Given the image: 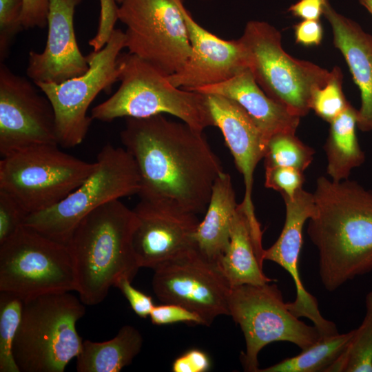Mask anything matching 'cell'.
<instances>
[{
	"label": "cell",
	"instance_id": "cell-1",
	"mask_svg": "<svg viewBox=\"0 0 372 372\" xmlns=\"http://www.w3.org/2000/svg\"><path fill=\"white\" fill-rule=\"evenodd\" d=\"M121 139L138 169L141 201L205 214L214 184L224 171L203 132L158 114L126 118Z\"/></svg>",
	"mask_w": 372,
	"mask_h": 372
},
{
	"label": "cell",
	"instance_id": "cell-2",
	"mask_svg": "<svg viewBox=\"0 0 372 372\" xmlns=\"http://www.w3.org/2000/svg\"><path fill=\"white\" fill-rule=\"evenodd\" d=\"M313 194L307 234L318 250L321 282L332 292L372 271V190L320 176Z\"/></svg>",
	"mask_w": 372,
	"mask_h": 372
},
{
	"label": "cell",
	"instance_id": "cell-3",
	"mask_svg": "<svg viewBox=\"0 0 372 372\" xmlns=\"http://www.w3.org/2000/svg\"><path fill=\"white\" fill-rule=\"evenodd\" d=\"M137 224L133 209L119 199L87 215L67 243L72 256L81 300L95 305L123 277L134 279L140 268L132 246Z\"/></svg>",
	"mask_w": 372,
	"mask_h": 372
},
{
	"label": "cell",
	"instance_id": "cell-4",
	"mask_svg": "<svg viewBox=\"0 0 372 372\" xmlns=\"http://www.w3.org/2000/svg\"><path fill=\"white\" fill-rule=\"evenodd\" d=\"M118 61L120 87L92 108L93 120L110 122L167 114L197 131L214 126L205 94L174 86L168 75L134 54H121Z\"/></svg>",
	"mask_w": 372,
	"mask_h": 372
},
{
	"label": "cell",
	"instance_id": "cell-5",
	"mask_svg": "<svg viewBox=\"0 0 372 372\" xmlns=\"http://www.w3.org/2000/svg\"><path fill=\"white\" fill-rule=\"evenodd\" d=\"M23 301L21 320L13 344L20 371L63 372L83 347L76 325L85 314V304L69 291Z\"/></svg>",
	"mask_w": 372,
	"mask_h": 372
},
{
	"label": "cell",
	"instance_id": "cell-6",
	"mask_svg": "<svg viewBox=\"0 0 372 372\" xmlns=\"http://www.w3.org/2000/svg\"><path fill=\"white\" fill-rule=\"evenodd\" d=\"M94 171L63 200L41 211L28 214L24 225L67 245L78 224L99 207L137 194L140 177L130 154L123 147L105 145L97 154Z\"/></svg>",
	"mask_w": 372,
	"mask_h": 372
},
{
	"label": "cell",
	"instance_id": "cell-7",
	"mask_svg": "<svg viewBox=\"0 0 372 372\" xmlns=\"http://www.w3.org/2000/svg\"><path fill=\"white\" fill-rule=\"evenodd\" d=\"M239 39L247 52L248 68L265 93L292 114L307 115L313 92L326 84L330 72L288 54L280 32L265 21H248Z\"/></svg>",
	"mask_w": 372,
	"mask_h": 372
},
{
	"label": "cell",
	"instance_id": "cell-8",
	"mask_svg": "<svg viewBox=\"0 0 372 372\" xmlns=\"http://www.w3.org/2000/svg\"><path fill=\"white\" fill-rule=\"evenodd\" d=\"M58 146L29 148L0 161V190L12 196L28 214L59 203L96 167V161H83Z\"/></svg>",
	"mask_w": 372,
	"mask_h": 372
},
{
	"label": "cell",
	"instance_id": "cell-9",
	"mask_svg": "<svg viewBox=\"0 0 372 372\" xmlns=\"http://www.w3.org/2000/svg\"><path fill=\"white\" fill-rule=\"evenodd\" d=\"M76 290L74 262L67 245L25 225L0 245V291L25 300Z\"/></svg>",
	"mask_w": 372,
	"mask_h": 372
},
{
	"label": "cell",
	"instance_id": "cell-10",
	"mask_svg": "<svg viewBox=\"0 0 372 372\" xmlns=\"http://www.w3.org/2000/svg\"><path fill=\"white\" fill-rule=\"evenodd\" d=\"M228 308L245 337L240 359L245 371L258 372V354L270 343L288 342L304 350L322 338L316 326L307 325L289 310L276 283L231 287Z\"/></svg>",
	"mask_w": 372,
	"mask_h": 372
},
{
	"label": "cell",
	"instance_id": "cell-11",
	"mask_svg": "<svg viewBox=\"0 0 372 372\" xmlns=\"http://www.w3.org/2000/svg\"><path fill=\"white\" fill-rule=\"evenodd\" d=\"M125 48V34L114 29L106 44L87 55L89 69L63 82L34 83L50 101L56 117L59 145L71 148L85 139L92 118L90 105L102 91L109 92L118 81V57Z\"/></svg>",
	"mask_w": 372,
	"mask_h": 372
},
{
	"label": "cell",
	"instance_id": "cell-12",
	"mask_svg": "<svg viewBox=\"0 0 372 372\" xmlns=\"http://www.w3.org/2000/svg\"><path fill=\"white\" fill-rule=\"evenodd\" d=\"M118 19L126 25L128 52L167 75L180 71L192 48L186 24L172 0H122Z\"/></svg>",
	"mask_w": 372,
	"mask_h": 372
},
{
	"label": "cell",
	"instance_id": "cell-13",
	"mask_svg": "<svg viewBox=\"0 0 372 372\" xmlns=\"http://www.w3.org/2000/svg\"><path fill=\"white\" fill-rule=\"evenodd\" d=\"M154 270L152 289L161 302L177 304L197 313L206 326L218 316H229L230 284L218 264L194 247Z\"/></svg>",
	"mask_w": 372,
	"mask_h": 372
},
{
	"label": "cell",
	"instance_id": "cell-14",
	"mask_svg": "<svg viewBox=\"0 0 372 372\" xmlns=\"http://www.w3.org/2000/svg\"><path fill=\"white\" fill-rule=\"evenodd\" d=\"M59 145L56 117L45 94L32 81L0 64V154Z\"/></svg>",
	"mask_w": 372,
	"mask_h": 372
},
{
	"label": "cell",
	"instance_id": "cell-15",
	"mask_svg": "<svg viewBox=\"0 0 372 372\" xmlns=\"http://www.w3.org/2000/svg\"><path fill=\"white\" fill-rule=\"evenodd\" d=\"M172 1L183 15L192 48L185 66L168 75L174 86L192 90L225 81L248 68L247 52L240 39L217 37L194 20L183 0Z\"/></svg>",
	"mask_w": 372,
	"mask_h": 372
},
{
	"label": "cell",
	"instance_id": "cell-16",
	"mask_svg": "<svg viewBox=\"0 0 372 372\" xmlns=\"http://www.w3.org/2000/svg\"><path fill=\"white\" fill-rule=\"evenodd\" d=\"M285 220L277 240L265 249L264 260L272 261L285 269L292 278L296 291L293 302H286L289 310L297 318H307L319 330L322 337L338 333L336 325L321 314L316 298L304 288L299 273V257L302 245V229L313 214V193L301 188L293 198H283Z\"/></svg>",
	"mask_w": 372,
	"mask_h": 372
},
{
	"label": "cell",
	"instance_id": "cell-17",
	"mask_svg": "<svg viewBox=\"0 0 372 372\" xmlns=\"http://www.w3.org/2000/svg\"><path fill=\"white\" fill-rule=\"evenodd\" d=\"M137 224L132 246L141 267L154 269L193 247L197 215L141 201L133 209Z\"/></svg>",
	"mask_w": 372,
	"mask_h": 372
},
{
	"label": "cell",
	"instance_id": "cell-18",
	"mask_svg": "<svg viewBox=\"0 0 372 372\" xmlns=\"http://www.w3.org/2000/svg\"><path fill=\"white\" fill-rule=\"evenodd\" d=\"M82 0H49L48 38L42 52L30 51L26 73L34 83L63 82L89 69L76 42V8Z\"/></svg>",
	"mask_w": 372,
	"mask_h": 372
},
{
	"label": "cell",
	"instance_id": "cell-19",
	"mask_svg": "<svg viewBox=\"0 0 372 372\" xmlns=\"http://www.w3.org/2000/svg\"><path fill=\"white\" fill-rule=\"evenodd\" d=\"M205 95L214 126L221 131L243 176L245 189L240 204L247 216L256 220L252 200L254 173L264 157L267 143L258 127L237 103L220 95Z\"/></svg>",
	"mask_w": 372,
	"mask_h": 372
},
{
	"label": "cell",
	"instance_id": "cell-20",
	"mask_svg": "<svg viewBox=\"0 0 372 372\" xmlns=\"http://www.w3.org/2000/svg\"><path fill=\"white\" fill-rule=\"evenodd\" d=\"M191 91L220 95L237 103L258 127L266 143L278 133L296 134L300 123V117L290 113L265 93L249 68L225 81Z\"/></svg>",
	"mask_w": 372,
	"mask_h": 372
},
{
	"label": "cell",
	"instance_id": "cell-21",
	"mask_svg": "<svg viewBox=\"0 0 372 372\" xmlns=\"http://www.w3.org/2000/svg\"><path fill=\"white\" fill-rule=\"evenodd\" d=\"M323 15L332 28L334 45L344 57L360 92L357 127L362 132L372 133V35L338 13L329 1Z\"/></svg>",
	"mask_w": 372,
	"mask_h": 372
},
{
	"label": "cell",
	"instance_id": "cell-22",
	"mask_svg": "<svg viewBox=\"0 0 372 372\" xmlns=\"http://www.w3.org/2000/svg\"><path fill=\"white\" fill-rule=\"evenodd\" d=\"M259 222L251 221L238 204L230 233V242L218 262L231 287L262 285L273 281L263 271L265 249Z\"/></svg>",
	"mask_w": 372,
	"mask_h": 372
},
{
	"label": "cell",
	"instance_id": "cell-23",
	"mask_svg": "<svg viewBox=\"0 0 372 372\" xmlns=\"http://www.w3.org/2000/svg\"><path fill=\"white\" fill-rule=\"evenodd\" d=\"M238 205L231 176L224 172L214 184L204 219L192 236L193 247L208 260L218 263L227 251Z\"/></svg>",
	"mask_w": 372,
	"mask_h": 372
},
{
	"label": "cell",
	"instance_id": "cell-24",
	"mask_svg": "<svg viewBox=\"0 0 372 372\" xmlns=\"http://www.w3.org/2000/svg\"><path fill=\"white\" fill-rule=\"evenodd\" d=\"M143 337L135 327L125 325L114 338L104 342L83 341L76 357L78 372H119L141 351Z\"/></svg>",
	"mask_w": 372,
	"mask_h": 372
},
{
	"label": "cell",
	"instance_id": "cell-25",
	"mask_svg": "<svg viewBox=\"0 0 372 372\" xmlns=\"http://www.w3.org/2000/svg\"><path fill=\"white\" fill-rule=\"evenodd\" d=\"M358 110L350 103L330 123L324 146L327 159V173L330 179L340 182L348 179L351 172L365 161L355 134Z\"/></svg>",
	"mask_w": 372,
	"mask_h": 372
},
{
	"label": "cell",
	"instance_id": "cell-26",
	"mask_svg": "<svg viewBox=\"0 0 372 372\" xmlns=\"http://www.w3.org/2000/svg\"><path fill=\"white\" fill-rule=\"evenodd\" d=\"M353 333L354 329L322 337L298 355L259 369L258 372H327L344 352Z\"/></svg>",
	"mask_w": 372,
	"mask_h": 372
},
{
	"label": "cell",
	"instance_id": "cell-27",
	"mask_svg": "<svg viewBox=\"0 0 372 372\" xmlns=\"http://www.w3.org/2000/svg\"><path fill=\"white\" fill-rule=\"evenodd\" d=\"M365 308L362 324L327 372H372V291L365 297Z\"/></svg>",
	"mask_w": 372,
	"mask_h": 372
},
{
	"label": "cell",
	"instance_id": "cell-28",
	"mask_svg": "<svg viewBox=\"0 0 372 372\" xmlns=\"http://www.w3.org/2000/svg\"><path fill=\"white\" fill-rule=\"evenodd\" d=\"M315 150L304 144L293 133H278L267 143L265 168L292 167L304 172L311 163Z\"/></svg>",
	"mask_w": 372,
	"mask_h": 372
},
{
	"label": "cell",
	"instance_id": "cell-29",
	"mask_svg": "<svg viewBox=\"0 0 372 372\" xmlns=\"http://www.w3.org/2000/svg\"><path fill=\"white\" fill-rule=\"evenodd\" d=\"M23 301L17 296L0 291V371L21 372L13 355Z\"/></svg>",
	"mask_w": 372,
	"mask_h": 372
},
{
	"label": "cell",
	"instance_id": "cell-30",
	"mask_svg": "<svg viewBox=\"0 0 372 372\" xmlns=\"http://www.w3.org/2000/svg\"><path fill=\"white\" fill-rule=\"evenodd\" d=\"M342 74L338 67L330 72L326 84L312 94L311 110L323 120L330 123L349 105L342 91Z\"/></svg>",
	"mask_w": 372,
	"mask_h": 372
},
{
	"label": "cell",
	"instance_id": "cell-31",
	"mask_svg": "<svg viewBox=\"0 0 372 372\" xmlns=\"http://www.w3.org/2000/svg\"><path fill=\"white\" fill-rule=\"evenodd\" d=\"M23 0H0V61L8 57L18 33L24 29L21 22Z\"/></svg>",
	"mask_w": 372,
	"mask_h": 372
},
{
	"label": "cell",
	"instance_id": "cell-32",
	"mask_svg": "<svg viewBox=\"0 0 372 372\" xmlns=\"http://www.w3.org/2000/svg\"><path fill=\"white\" fill-rule=\"evenodd\" d=\"M303 172L287 167L265 168V186L279 192L282 198H293L302 188Z\"/></svg>",
	"mask_w": 372,
	"mask_h": 372
},
{
	"label": "cell",
	"instance_id": "cell-33",
	"mask_svg": "<svg viewBox=\"0 0 372 372\" xmlns=\"http://www.w3.org/2000/svg\"><path fill=\"white\" fill-rule=\"evenodd\" d=\"M28 215L12 196L0 190V245L24 225Z\"/></svg>",
	"mask_w": 372,
	"mask_h": 372
},
{
	"label": "cell",
	"instance_id": "cell-34",
	"mask_svg": "<svg viewBox=\"0 0 372 372\" xmlns=\"http://www.w3.org/2000/svg\"><path fill=\"white\" fill-rule=\"evenodd\" d=\"M149 317L154 324L159 326L176 322L204 325V322L199 315L177 304L154 305Z\"/></svg>",
	"mask_w": 372,
	"mask_h": 372
},
{
	"label": "cell",
	"instance_id": "cell-35",
	"mask_svg": "<svg viewBox=\"0 0 372 372\" xmlns=\"http://www.w3.org/2000/svg\"><path fill=\"white\" fill-rule=\"evenodd\" d=\"M100 4L101 14L98 30L96 35L89 41V44L94 51L101 50L106 44L118 19V7L114 0H100Z\"/></svg>",
	"mask_w": 372,
	"mask_h": 372
},
{
	"label": "cell",
	"instance_id": "cell-36",
	"mask_svg": "<svg viewBox=\"0 0 372 372\" xmlns=\"http://www.w3.org/2000/svg\"><path fill=\"white\" fill-rule=\"evenodd\" d=\"M129 278L123 277L116 282L114 287L120 289L137 316L146 318L155 305L152 298L134 288Z\"/></svg>",
	"mask_w": 372,
	"mask_h": 372
},
{
	"label": "cell",
	"instance_id": "cell-37",
	"mask_svg": "<svg viewBox=\"0 0 372 372\" xmlns=\"http://www.w3.org/2000/svg\"><path fill=\"white\" fill-rule=\"evenodd\" d=\"M49 0H23L21 22L24 29L48 25Z\"/></svg>",
	"mask_w": 372,
	"mask_h": 372
},
{
	"label": "cell",
	"instance_id": "cell-38",
	"mask_svg": "<svg viewBox=\"0 0 372 372\" xmlns=\"http://www.w3.org/2000/svg\"><path fill=\"white\" fill-rule=\"evenodd\" d=\"M207 354L199 349H190L177 358L172 364L174 372H205L210 368Z\"/></svg>",
	"mask_w": 372,
	"mask_h": 372
},
{
	"label": "cell",
	"instance_id": "cell-39",
	"mask_svg": "<svg viewBox=\"0 0 372 372\" xmlns=\"http://www.w3.org/2000/svg\"><path fill=\"white\" fill-rule=\"evenodd\" d=\"M294 34L297 43L318 45L323 35L322 24L320 20H302L294 25Z\"/></svg>",
	"mask_w": 372,
	"mask_h": 372
},
{
	"label": "cell",
	"instance_id": "cell-40",
	"mask_svg": "<svg viewBox=\"0 0 372 372\" xmlns=\"http://www.w3.org/2000/svg\"><path fill=\"white\" fill-rule=\"evenodd\" d=\"M328 0H299L288 11L303 20H320Z\"/></svg>",
	"mask_w": 372,
	"mask_h": 372
},
{
	"label": "cell",
	"instance_id": "cell-41",
	"mask_svg": "<svg viewBox=\"0 0 372 372\" xmlns=\"http://www.w3.org/2000/svg\"><path fill=\"white\" fill-rule=\"evenodd\" d=\"M360 3L363 6L372 14V0H358Z\"/></svg>",
	"mask_w": 372,
	"mask_h": 372
},
{
	"label": "cell",
	"instance_id": "cell-42",
	"mask_svg": "<svg viewBox=\"0 0 372 372\" xmlns=\"http://www.w3.org/2000/svg\"><path fill=\"white\" fill-rule=\"evenodd\" d=\"M114 1H116V3H120L122 1V0H114Z\"/></svg>",
	"mask_w": 372,
	"mask_h": 372
},
{
	"label": "cell",
	"instance_id": "cell-43",
	"mask_svg": "<svg viewBox=\"0 0 372 372\" xmlns=\"http://www.w3.org/2000/svg\"><path fill=\"white\" fill-rule=\"evenodd\" d=\"M200 1H211V0H200Z\"/></svg>",
	"mask_w": 372,
	"mask_h": 372
}]
</instances>
